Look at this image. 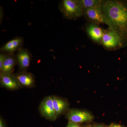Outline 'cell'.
Listing matches in <instances>:
<instances>
[{"label": "cell", "mask_w": 127, "mask_h": 127, "mask_svg": "<svg viewBox=\"0 0 127 127\" xmlns=\"http://www.w3.org/2000/svg\"><path fill=\"white\" fill-rule=\"evenodd\" d=\"M122 41L121 37L114 30L109 28L105 31L101 42L107 48H113L122 46Z\"/></svg>", "instance_id": "4"}, {"label": "cell", "mask_w": 127, "mask_h": 127, "mask_svg": "<svg viewBox=\"0 0 127 127\" xmlns=\"http://www.w3.org/2000/svg\"><path fill=\"white\" fill-rule=\"evenodd\" d=\"M107 127H123L119 124H112L111 125L108 126Z\"/></svg>", "instance_id": "17"}, {"label": "cell", "mask_w": 127, "mask_h": 127, "mask_svg": "<svg viewBox=\"0 0 127 127\" xmlns=\"http://www.w3.org/2000/svg\"><path fill=\"white\" fill-rule=\"evenodd\" d=\"M87 32L93 40L101 42L105 31L96 24H91L87 28Z\"/></svg>", "instance_id": "10"}, {"label": "cell", "mask_w": 127, "mask_h": 127, "mask_svg": "<svg viewBox=\"0 0 127 127\" xmlns=\"http://www.w3.org/2000/svg\"><path fill=\"white\" fill-rule=\"evenodd\" d=\"M16 63V56L14 54H7L0 70L1 73L11 75Z\"/></svg>", "instance_id": "11"}, {"label": "cell", "mask_w": 127, "mask_h": 127, "mask_svg": "<svg viewBox=\"0 0 127 127\" xmlns=\"http://www.w3.org/2000/svg\"><path fill=\"white\" fill-rule=\"evenodd\" d=\"M40 110L42 114L48 119L54 120L57 118L53 104L52 97H48L44 99L40 106Z\"/></svg>", "instance_id": "7"}, {"label": "cell", "mask_w": 127, "mask_h": 127, "mask_svg": "<svg viewBox=\"0 0 127 127\" xmlns=\"http://www.w3.org/2000/svg\"><path fill=\"white\" fill-rule=\"evenodd\" d=\"M0 81L2 86L9 89L14 90L17 89L20 85L14 75L1 73Z\"/></svg>", "instance_id": "9"}, {"label": "cell", "mask_w": 127, "mask_h": 127, "mask_svg": "<svg viewBox=\"0 0 127 127\" xmlns=\"http://www.w3.org/2000/svg\"><path fill=\"white\" fill-rule=\"evenodd\" d=\"M84 10L102 7L103 1L101 0H81Z\"/></svg>", "instance_id": "14"}, {"label": "cell", "mask_w": 127, "mask_h": 127, "mask_svg": "<svg viewBox=\"0 0 127 127\" xmlns=\"http://www.w3.org/2000/svg\"><path fill=\"white\" fill-rule=\"evenodd\" d=\"M59 7L66 19L75 20L83 15L84 9L81 0H63L59 3Z\"/></svg>", "instance_id": "2"}, {"label": "cell", "mask_w": 127, "mask_h": 127, "mask_svg": "<svg viewBox=\"0 0 127 127\" xmlns=\"http://www.w3.org/2000/svg\"><path fill=\"white\" fill-rule=\"evenodd\" d=\"M7 54L1 52L0 54V71L2 69V65H3V63Z\"/></svg>", "instance_id": "15"}, {"label": "cell", "mask_w": 127, "mask_h": 127, "mask_svg": "<svg viewBox=\"0 0 127 127\" xmlns=\"http://www.w3.org/2000/svg\"><path fill=\"white\" fill-rule=\"evenodd\" d=\"M102 10L112 29L122 37L127 32V7L117 0L103 1Z\"/></svg>", "instance_id": "1"}, {"label": "cell", "mask_w": 127, "mask_h": 127, "mask_svg": "<svg viewBox=\"0 0 127 127\" xmlns=\"http://www.w3.org/2000/svg\"><path fill=\"white\" fill-rule=\"evenodd\" d=\"M53 104L57 117L65 111L68 107V103L65 100L53 96H52Z\"/></svg>", "instance_id": "13"}, {"label": "cell", "mask_w": 127, "mask_h": 127, "mask_svg": "<svg viewBox=\"0 0 127 127\" xmlns=\"http://www.w3.org/2000/svg\"><path fill=\"white\" fill-rule=\"evenodd\" d=\"M88 127H104V125L102 124H97V125H93V126H90Z\"/></svg>", "instance_id": "19"}, {"label": "cell", "mask_w": 127, "mask_h": 127, "mask_svg": "<svg viewBox=\"0 0 127 127\" xmlns=\"http://www.w3.org/2000/svg\"><path fill=\"white\" fill-rule=\"evenodd\" d=\"M0 127H5L4 123L1 118L0 119Z\"/></svg>", "instance_id": "18"}, {"label": "cell", "mask_w": 127, "mask_h": 127, "mask_svg": "<svg viewBox=\"0 0 127 127\" xmlns=\"http://www.w3.org/2000/svg\"><path fill=\"white\" fill-rule=\"evenodd\" d=\"M23 39L21 37H17L7 42L0 48L1 52L7 54H14L22 48Z\"/></svg>", "instance_id": "6"}, {"label": "cell", "mask_w": 127, "mask_h": 127, "mask_svg": "<svg viewBox=\"0 0 127 127\" xmlns=\"http://www.w3.org/2000/svg\"><path fill=\"white\" fill-rule=\"evenodd\" d=\"M83 15L94 24H106L108 26L109 28L112 29L111 24L104 15L102 7L85 9L84 10Z\"/></svg>", "instance_id": "3"}, {"label": "cell", "mask_w": 127, "mask_h": 127, "mask_svg": "<svg viewBox=\"0 0 127 127\" xmlns=\"http://www.w3.org/2000/svg\"><path fill=\"white\" fill-rule=\"evenodd\" d=\"M66 127H81L78 124L69 121Z\"/></svg>", "instance_id": "16"}, {"label": "cell", "mask_w": 127, "mask_h": 127, "mask_svg": "<svg viewBox=\"0 0 127 127\" xmlns=\"http://www.w3.org/2000/svg\"><path fill=\"white\" fill-rule=\"evenodd\" d=\"M16 58L21 70H25L30 66L32 55L28 49L22 48L19 50L16 55Z\"/></svg>", "instance_id": "8"}, {"label": "cell", "mask_w": 127, "mask_h": 127, "mask_svg": "<svg viewBox=\"0 0 127 127\" xmlns=\"http://www.w3.org/2000/svg\"><path fill=\"white\" fill-rule=\"evenodd\" d=\"M67 118L70 122L76 123H81L93 121L94 117L87 111L72 109L68 111Z\"/></svg>", "instance_id": "5"}, {"label": "cell", "mask_w": 127, "mask_h": 127, "mask_svg": "<svg viewBox=\"0 0 127 127\" xmlns=\"http://www.w3.org/2000/svg\"><path fill=\"white\" fill-rule=\"evenodd\" d=\"M14 75L20 85L26 87H30L34 84V78L31 73L23 72Z\"/></svg>", "instance_id": "12"}]
</instances>
